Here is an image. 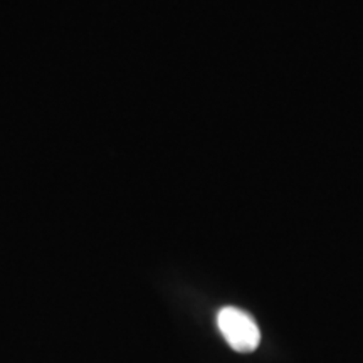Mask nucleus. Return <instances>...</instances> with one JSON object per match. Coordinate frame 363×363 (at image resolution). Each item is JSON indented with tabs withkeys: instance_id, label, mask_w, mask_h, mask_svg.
Listing matches in <instances>:
<instances>
[{
	"instance_id": "f257e3e1",
	"label": "nucleus",
	"mask_w": 363,
	"mask_h": 363,
	"mask_svg": "<svg viewBox=\"0 0 363 363\" xmlns=\"http://www.w3.org/2000/svg\"><path fill=\"white\" fill-rule=\"evenodd\" d=\"M217 326L230 348L239 353H251L259 347L261 331L247 311L235 306L222 308L217 315Z\"/></svg>"
}]
</instances>
